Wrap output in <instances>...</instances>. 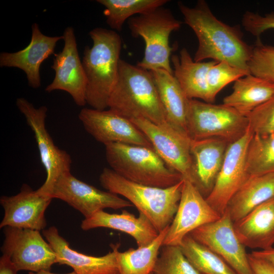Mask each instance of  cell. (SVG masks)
Masks as SVG:
<instances>
[{"label": "cell", "mask_w": 274, "mask_h": 274, "mask_svg": "<svg viewBox=\"0 0 274 274\" xmlns=\"http://www.w3.org/2000/svg\"><path fill=\"white\" fill-rule=\"evenodd\" d=\"M178 7L184 22L192 29L198 40L193 58L195 61L211 59L250 73L248 63L252 47L244 40L239 27L230 26L219 20L204 1H198L194 7L181 2L178 3Z\"/></svg>", "instance_id": "1"}, {"label": "cell", "mask_w": 274, "mask_h": 274, "mask_svg": "<svg viewBox=\"0 0 274 274\" xmlns=\"http://www.w3.org/2000/svg\"><path fill=\"white\" fill-rule=\"evenodd\" d=\"M93 41L86 46L82 58L87 85L86 101L91 108L104 110L117 83L122 39L113 30L96 27L89 33Z\"/></svg>", "instance_id": "2"}, {"label": "cell", "mask_w": 274, "mask_h": 274, "mask_svg": "<svg viewBox=\"0 0 274 274\" xmlns=\"http://www.w3.org/2000/svg\"><path fill=\"white\" fill-rule=\"evenodd\" d=\"M108 108L128 119L142 117L156 124H169L151 72L121 59Z\"/></svg>", "instance_id": "3"}, {"label": "cell", "mask_w": 274, "mask_h": 274, "mask_svg": "<svg viewBox=\"0 0 274 274\" xmlns=\"http://www.w3.org/2000/svg\"><path fill=\"white\" fill-rule=\"evenodd\" d=\"M99 179L104 188L123 196L144 215L158 233L172 223L180 200L184 179L172 186L159 188L133 182L106 167Z\"/></svg>", "instance_id": "4"}, {"label": "cell", "mask_w": 274, "mask_h": 274, "mask_svg": "<svg viewBox=\"0 0 274 274\" xmlns=\"http://www.w3.org/2000/svg\"><path fill=\"white\" fill-rule=\"evenodd\" d=\"M105 147L106 159L111 168L128 180L167 188L183 179L153 148L122 143H111Z\"/></svg>", "instance_id": "5"}, {"label": "cell", "mask_w": 274, "mask_h": 274, "mask_svg": "<svg viewBox=\"0 0 274 274\" xmlns=\"http://www.w3.org/2000/svg\"><path fill=\"white\" fill-rule=\"evenodd\" d=\"M127 23L131 35L141 37L145 44L144 57L137 65L149 71L162 69L174 74L170 61L173 48L169 39L172 32L180 28L182 22L162 6L133 16Z\"/></svg>", "instance_id": "6"}, {"label": "cell", "mask_w": 274, "mask_h": 274, "mask_svg": "<svg viewBox=\"0 0 274 274\" xmlns=\"http://www.w3.org/2000/svg\"><path fill=\"white\" fill-rule=\"evenodd\" d=\"M249 126L247 117L223 104L189 99L187 130L191 140L219 138L232 143L246 133Z\"/></svg>", "instance_id": "7"}, {"label": "cell", "mask_w": 274, "mask_h": 274, "mask_svg": "<svg viewBox=\"0 0 274 274\" xmlns=\"http://www.w3.org/2000/svg\"><path fill=\"white\" fill-rule=\"evenodd\" d=\"M16 106L34 133L41 161L47 174L45 181L37 190L40 193L50 196L58 178L71 172V157L55 145L49 133L45 124L48 111L46 106L35 108L23 97L17 99Z\"/></svg>", "instance_id": "8"}, {"label": "cell", "mask_w": 274, "mask_h": 274, "mask_svg": "<svg viewBox=\"0 0 274 274\" xmlns=\"http://www.w3.org/2000/svg\"><path fill=\"white\" fill-rule=\"evenodd\" d=\"M129 120L148 138L163 160L183 179L191 182L193 163L190 138L169 124H156L142 117Z\"/></svg>", "instance_id": "9"}, {"label": "cell", "mask_w": 274, "mask_h": 274, "mask_svg": "<svg viewBox=\"0 0 274 274\" xmlns=\"http://www.w3.org/2000/svg\"><path fill=\"white\" fill-rule=\"evenodd\" d=\"M4 233L2 252L18 271H50L57 263L55 253L39 231L7 226L4 228Z\"/></svg>", "instance_id": "10"}, {"label": "cell", "mask_w": 274, "mask_h": 274, "mask_svg": "<svg viewBox=\"0 0 274 274\" xmlns=\"http://www.w3.org/2000/svg\"><path fill=\"white\" fill-rule=\"evenodd\" d=\"M220 256L236 274H253L245 246L238 238L228 210L218 220L189 234Z\"/></svg>", "instance_id": "11"}, {"label": "cell", "mask_w": 274, "mask_h": 274, "mask_svg": "<svg viewBox=\"0 0 274 274\" xmlns=\"http://www.w3.org/2000/svg\"><path fill=\"white\" fill-rule=\"evenodd\" d=\"M50 196L66 202L79 211L85 218L107 208L117 210L133 207L127 199L87 184L78 179L71 172L58 178Z\"/></svg>", "instance_id": "12"}, {"label": "cell", "mask_w": 274, "mask_h": 274, "mask_svg": "<svg viewBox=\"0 0 274 274\" xmlns=\"http://www.w3.org/2000/svg\"><path fill=\"white\" fill-rule=\"evenodd\" d=\"M253 135L249 126L241 138L229 144L214 186L206 198L221 216L226 211L231 198L250 177L246 168V154Z\"/></svg>", "instance_id": "13"}, {"label": "cell", "mask_w": 274, "mask_h": 274, "mask_svg": "<svg viewBox=\"0 0 274 274\" xmlns=\"http://www.w3.org/2000/svg\"><path fill=\"white\" fill-rule=\"evenodd\" d=\"M78 117L86 131L105 146L122 143L153 148L148 138L130 120L109 109L84 108Z\"/></svg>", "instance_id": "14"}, {"label": "cell", "mask_w": 274, "mask_h": 274, "mask_svg": "<svg viewBox=\"0 0 274 274\" xmlns=\"http://www.w3.org/2000/svg\"><path fill=\"white\" fill-rule=\"evenodd\" d=\"M221 215L189 180H184L177 212L163 246H179L192 231L220 218Z\"/></svg>", "instance_id": "15"}, {"label": "cell", "mask_w": 274, "mask_h": 274, "mask_svg": "<svg viewBox=\"0 0 274 274\" xmlns=\"http://www.w3.org/2000/svg\"><path fill=\"white\" fill-rule=\"evenodd\" d=\"M62 36L64 47L61 52L54 54L51 66L55 71V77L45 91H64L70 94L77 105L84 106L86 104L87 81L73 28L67 27Z\"/></svg>", "instance_id": "16"}, {"label": "cell", "mask_w": 274, "mask_h": 274, "mask_svg": "<svg viewBox=\"0 0 274 274\" xmlns=\"http://www.w3.org/2000/svg\"><path fill=\"white\" fill-rule=\"evenodd\" d=\"M52 199L26 184L15 195L1 196L0 203L4 210V216L0 228L9 226L43 230L47 225L45 212Z\"/></svg>", "instance_id": "17"}, {"label": "cell", "mask_w": 274, "mask_h": 274, "mask_svg": "<svg viewBox=\"0 0 274 274\" xmlns=\"http://www.w3.org/2000/svg\"><path fill=\"white\" fill-rule=\"evenodd\" d=\"M31 29V38L28 45L17 52H2L0 66L22 70L26 74L29 86L38 88L41 86V65L54 53L57 42L63 40V36H46L42 33L37 23L32 25Z\"/></svg>", "instance_id": "18"}, {"label": "cell", "mask_w": 274, "mask_h": 274, "mask_svg": "<svg viewBox=\"0 0 274 274\" xmlns=\"http://www.w3.org/2000/svg\"><path fill=\"white\" fill-rule=\"evenodd\" d=\"M42 233L55 253L57 263L71 267L77 274H119L116 259L118 247L116 245L105 255L90 256L72 249L55 226L44 229Z\"/></svg>", "instance_id": "19"}, {"label": "cell", "mask_w": 274, "mask_h": 274, "mask_svg": "<svg viewBox=\"0 0 274 274\" xmlns=\"http://www.w3.org/2000/svg\"><path fill=\"white\" fill-rule=\"evenodd\" d=\"M230 144L219 138L191 141V183L205 198L214 186Z\"/></svg>", "instance_id": "20"}, {"label": "cell", "mask_w": 274, "mask_h": 274, "mask_svg": "<svg viewBox=\"0 0 274 274\" xmlns=\"http://www.w3.org/2000/svg\"><path fill=\"white\" fill-rule=\"evenodd\" d=\"M235 232L245 246L263 250L274 245V196L233 223Z\"/></svg>", "instance_id": "21"}, {"label": "cell", "mask_w": 274, "mask_h": 274, "mask_svg": "<svg viewBox=\"0 0 274 274\" xmlns=\"http://www.w3.org/2000/svg\"><path fill=\"white\" fill-rule=\"evenodd\" d=\"M83 230L104 227L124 232L132 237L138 246L142 247L153 242L158 235V232L142 213L138 217L126 210L121 214H110L104 210L98 211L82 222Z\"/></svg>", "instance_id": "22"}, {"label": "cell", "mask_w": 274, "mask_h": 274, "mask_svg": "<svg viewBox=\"0 0 274 274\" xmlns=\"http://www.w3.org/2000/svg\"><path fill=\"white\" fill-rule=\"evenodd\" d=\"M170 60L174 75L187 97L211 103L208 73L216 61H195L185 48L180 50L179 55H172Z\"/></svg>", "instance_id": "23"}, {"label": "cell", "mask_w": 274, "mask_h": 274, "mask_svg": "<svg viewBox=\"0 0 274 274\" xmlns=\"http://www.w3.org/2000/svg\"><path fill=\"white\" fill-rule=\"evenodd\" d=\"M150 72L168 123L188 135L187 115L189 99L185 94L174 74L162 69H156Z\"/></svg>", "instance_id": "24"}, {"label": "cell", "mask_w": 274, "mask_h": 274, "mask_svg": "<svg viewBox=\"0 0 274 274\" xmlns=\"http://www.w3.org/2000/svg\"><path fill=\"white\" fill-rule=\"evenodd\" d=\"M274 95V83L249 74L234 82L232 91L223 104L248 117L258 107Z\"/></svg>", "instance_id": "25"}, {"label": "cell", "mask_w": 274, "mask_h": 274, "mask_svg": "<svg viewBox=\"0 0 274 274\" xmlns=\"http://www.w3.org/2000/svg\"><path fill=\"white\" fill-rule=\"evenodd\" d=\"M274 196V173L250 177L228 202V210L235 222Z\"/></svg>", "instance_id": "26"}, {"label": "cell", "mask_w": 274, "mask_h": 274, "mask_svg": "<svg viewBox=\"0 0 274 274\" xmlns=\"http://www.w3.org/2000/svg\"><path fill=\"white\" fill-rule=\"evenodd\" d=\"M168 227L159 232L157 237L147 246L136 249L130 248L122 252L118 251L116 259L119 273H153Z\"/></svg>", "instance_id": "27"}, {"label": "cell", "mask_w": 274, "mask_h": 274, "mask_svg": "<svg viewBox=\"0 0 274 274\" xmlns=\"http://www.w3.org/2000/svg\"><path fill=\"white\" fill-rule=\"evenodd\" d=\"M105 7L106 22L114 30L121 31L124 22L134 15H141L164 6L167 0H97Z\"/></svg>", "instance_id": "28"}, {"label": "cell", "mask_w": 274, "mask_h": 274, "mask_svg": "<svg viewBox=\"0 0 274 274\" xmlns=\"http://www.w3.org/2000/svg\"><path fill=\"white\" fill-rule=\"evenodd\" d=\"M185 256L200 274H236L220 256L189 235L180 246Z\"/></svg>", "instance_id": "29"}, {"label": "cell", "mask_w": 274, "mask_h": 274, "mask_svg": "<svg viewBox=\"0 0 274 274\" xmlns=\"http://www.w3.org/2000/svg\"><path fill=\"white\" fill-rule=\"evenodd\" d=\"M246 168L250 177L274 173V132L253 134L247 148Z\"/></svg>", "instance_id": "30"}, {"label": "cell", "mask_w": 274, "mask_h": 274, "mask_svg": "<svg viewBox=\"0 0 274 274\" xmlns=\"http://www.w3.org/2000/svg\"><path fill=\"white\" fill-rule=\"evenodd\" d=\"M154 274H200L191 264L179 246H162Z\"/></svg>", "instance_id": "31"}, {"label": "cell", "mask_w": 274, "mask_h": 274, "mask_svg": "<svg viewBox=\"0 0 274 274\" xmlns=\"http://www.w3.org/2000/svg\"><path fill=\"white\" fill-rule=\"evenodd\" d=\"M250 73L225 62H216L209 69L207 83L211 103L226 85Z\"/></svg>", "instance_id": "32"}, {"label": "cell", "mask_w": 274, "mask_h": 274, "mask_svg": "<svg viewBox=\"0 0 274 274\" xmlns=\"http://www.w3.org/2000/svg\"><path fill=\"white\" fill-rule=\"evenodd\" d=\"M252 47L248 63L250 74L274 83V46L263 44L258 38Z\"/></svg>", "instance_id": "33"}, {"label": "cell", "mask_w": 274, "mask_h": 274, "mask_svg": "<svg viewBox=\"0 0 274 274\" xmlns=\"http://www.w3.org/2000/svg\"><path fill=\"white\" fill-rule=\"evenodd\" d=\"M248 118L254 134L263 135L273 133L274 95L253 110Z\"/></svg>", "instance_id": "34"}, {"label": "cell", "mask_w": 274, "mask_h": 274, "mask_svg": "<svg viewBox=\"0 0 274 274\" xmlns=\"http://www.w3.org/2000/svg\"><path fill=\"white\" fill-rule=\"evenodd\" d=\"M242 22L245 29L258 39L264 31L274 29V12L262 16L248 11L244 14Z\"/></svg>", "instance_id": "35"}, {"label": "cell", "mask_w": 274, "mask_h": 274, "mask_svg": "<svg viewBox=\"0 0 274 274\" xmlns=\"http://www.w3.org/2000/svg\"><path fill=\"white\" fill-rule=\"evenodd\" d=\"M248 258L253 274H274V268L264 260L251 253L248 254Z\"/></svg>", "instance_id": "36"}, {"label": "cell", "mask_w": 274, "mask_h": 274, "mask_svg": "<svg viewBox=\"0 0 274 274\" xmlns=\"http://www.w3.org/2000/svg\"><path fill=\"white\" fill-rule=\"evenodd\" d=\"M18 271L9 257L3 254L0 258V274H17Z\"/></svg>", "instance_id": "37"}, {"label": "cell", "mask_w": 274, "mask_h": 274, "mask_svg": "<svg viewBox=\"0 0 274 274\" xmlns=\"http://www.w3.org/2000/svg\"><path fill=\"white\" fill-rule=\"evenodd\" d=\"M251 254L264 260L274 268V247L266 250L253 251Z\"/></svg>", "instance_id": "38"}, {"label": "cell", "mask_w": 274, "mask_h": 274, "mask_svg": "<svg viewBox=\"0 0 274 274\" xmlns=\"http://www.w3.org/2000/svg\"><path fill=\"white\" fill-rule=\"evenodd\" d=\"M28 274H60V273H55L50 272V271H48V270H42V271L36 272L29 271ZM63 274H77V273L75 271H73L69 273H63Z\"/></svg>", "instance_id": "39"}, {"label": "cell", "mask_w": 274, "mask_h": 274, "mask_svg": "<svg viewBox=\"0 0 274 274\" xmlns=\"http://www.w3.org/2000/svg\"><path fill=\"white\" fill-rule=\"evenodd\" d=\"M151 274H154V273H152Z\"/></svg>", "instance_id": "40"}]
</instances>
